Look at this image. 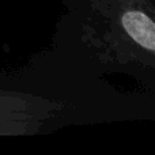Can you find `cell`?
<instances>
[{"label":"cell","instance_id":"cell-1","mask_svg":"<svg viewBox=\"0 0 155 155\" xmlns=\"http://www.w3.org/2000/svg\"><path fill=\"white\" fill-rule=\"evenodd\" d=\"M0 2H2V0H0Z\"/></svg>","mask_w":155,"mask_h":155}]
</instances>
